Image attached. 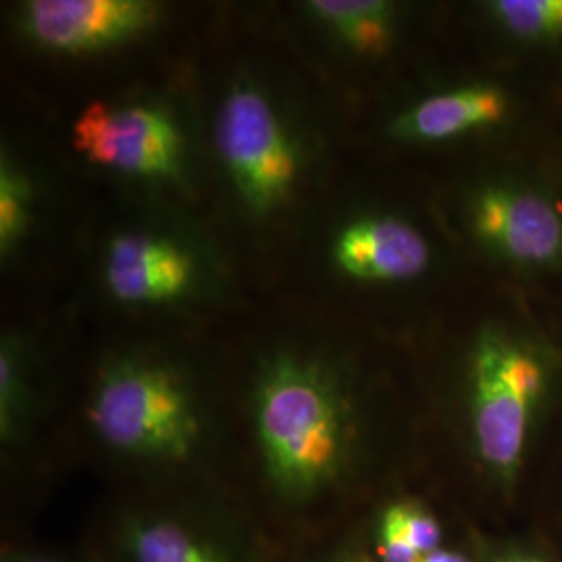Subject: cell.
Here are the masks:
<instances>
[{"label":"cell","mask_w":562,"mask_h":562,"mask_svg":"<svg viewBox=\"0 0 562 562\" xmlns=\"http://www.w3.org/2000/svg\"><path fill=\"white\" fill-rule=\"evenodd\" d=\"M90 423L111 448L159 461H181L201 438V419L180 378L155 362H120L102 375Z\"/></svg>","instance_id":"3"},{"label":"cell","mask_w":562,"mask_h":562,"mask_svg":"<svg viewBox=\"0 0 562 562\" xmlns=\"http://www.w3.org/2000/svg\"><path fill=\"white\" fill-rule=\"evenodd\" d=\"M18 369L15 359L7 348L0 357V423L2 434H11L15 427V413H18Z\"/></svg>","instance_id":"16"},{"label":"cell","mask_w":562,"mask_h":562,"mask_svg":"<svg viewBox=\"0 0 562 562\" xmlns=\"http://www.w3.org/2000/svg\"><path fill=\"white\" fill-rule=\"evenodd\" d=\"M4 562H50L46 559H32V557H13V559H7Z\"/></svg>","instance_id":"20"},{"label":"cell","mask_w":562,"mask_h":562,"mask_svg":"<svg viewBox=\"0 0 562 562\" xmlns=\"http://www.w3.org/2000/svg\"><path fill=\"white\" fill-rule=\"evenodd\" d=\"M513 113L515 102L503 86L471 83L408 106L392 121L390 132L396 140L436 144L501 127Z\"/></svg>","instance_id":"9"},{"label":"cell","mask_w":562,"mask_h":562,"mask_svg":"<svg viewBox=\"0 0 562 562\" xmlns=\"http://www.w3.org/2000/svg\"><path fill=\"white\" fill-rule=\"evenodd\" d=\"M311 11L361 55H382L394 41L396 7L383 0H315Z\"/></svg>","instance_id":"11"},{"label":"cell","mask_w":562,"mask_h":562,"mask_svg":"<svg viewBox=\"0 0 562 562\" xmlns=\"http://www.w3.org/2000/svg\"><path fill=\"white\" fill-rule=\"evenodd\" d=\"M557 371V352L531 331L490 323L475 336L467 367L469 425L480 461L498 482L517 480Z\"/></svg>","instance_id":"1"},{"label":"cell","mask_w":562,"mask_h":562,"mask_svg":"<svg viewBox=\"0 0 562 562\" xmlns=\"http://www.w3.org/2000/svg\"><path fill=\"white\" fill-rule=\"evenodd\" d=\"M485 13L510 41L525 46L562 44V0H494L485 4Z\"/></svg>","instance_id":"14"},{"label":"cell","mask_w":562,"mask_h":562,"mask_svg":"<svg viewBox=\"0 0 562 562\" xmlns=\"http://www.w3.org/2000/svg\"><path fill=\"white\" fill-rule=\"evenodd\" d=\"M217 148L255 211L278 206L294 188L299 159L271 104L250 86L234 88L217 117Z\"/></svg>","instance_id":"5"},{"label":"cell","mask_w":562,"mask_h":562,"mask_svg":"<svg viewBox=\"0 0 562 562\" xmlns=\"http://www.w3.org/2000/svg\"><path fill=\"white\" fill-rule=\"evenodd\" d=\"M74 146L94 165L142 178L176 176L183 148L178 127L161 111L101 101L74 121Z\"/></svg>","instance_id":"6"},{"label":"cell","mask_w":562,"mask_h":562,"mask_svg":"<svg viewBox=\"0 0 562 562\" xmlns=\"http://www.w3.org/2000/svg\"><path fill=\"white\" fill-rule=\"evenodd\" d=\"M127 546L134 562H229L215 546L162 519L132 525Z\"/></svg>","instance_id":"13"},{"label":"cell","mask_w":562,"mask_h":562,"mask_svg":"<svg viewBox=\"0 0 562 562\" xmlns=\"http://www.w3.org/2000/svg\"><path fill=\"white\" fill-rule=\"evenodd\" d=\"M336 562H373L369 557H364L361 552H348V554H344L341 559H338Z\"/></svg>","instance_id":"19"},{"label":"cell","mask_w":562,"mask_h":562,"mask_svg":"<svg viewBox=\"0 0 562 562\" xmlns=\"http://www.w3.org/2000/svg\"><path fill=\"white\" fill-rule=\"evenodd\" d=\"M442 543V527L413 503L390 504L378 522L380 562H419Z\"/></svg>","instance_id":"12"},{"label":"cell","mask_w":562,"mask_h":562,"mask_svg":"<svg viewBox=\"0 0 562 562\" xmlns=\"http://www.w3.org/2000/svg\"><path fill=\"white\" fill-rule=\"evenodd\" d=\"M25 20L44 46L88 53L138 36L157 20V7L146 0H34Z\"/></svg>","instance_id":"7"},{"label":"cell","mask_w":562,"mask_h":562,"mask_svg":"<svg viewBox=\"0 0 562 562\" xmlns=\"http://www.w3.org/2000/svg\"><path fill=\"white\" fill-rule=\"evenodd\" d=\"M334 257L355 280L396 283L427 271L431 246L413 223L380 215L350 223L336 240Z\"/></svg>","instance_id":"8"},{"label":"cell","mask_w":562,"mask_h":562,"mask_svg":"<svg viewBox=\"0 0 562 562\" xmlns=\"http://www.w3.org/2000/svg\"><path fill=\"white\" fill-rule=\"evenodd\" d=\"M494 562H548L531 552H506Z\"/></svg>","instance_id":"18"},{"label":"cell","mask_w":562,"mask_h":562,"mask_svg":"<svg viewBox=\"0 0 562 562\" xmlns=\"http://www.w3.org/2000/svg\"><path fill=\"white\" fill-rule=\"evenodd\" d=\"M104 276L117 301L167 302L188 290L194 278V261L176 241L127 234L111 241Z\"/></svg>","instance_id":"10"},{"label":"cell","mask_w":562,"mask_h":562,"mask_svg":"<svg viewBox=\"0 0 562 562\" xmlns=\"http://www.w3.org/2000/svg\"><path fill=\"white\" fill-rule=\"evenodd\" d=\"M419 562H471V559H469V557H464V554H461V552L438 548L436 552H431V554L423 557L422 561Z\"/></svg>","instance_id":"17"},{"label":"cell","mask_w":562,"mask_h":562,"mask_svg":"<svg viewBox=\"0 0 562 562\" xmlns=\"http://www.w3.org/2000/svg\"><path fill=\"white\" fill-rule=\"evenodd\" d=\"M467 222L483 250L521 273L562 271V204L519 178L485 181L469 199Z\"/></svg>","instance_id":"4"},{"label":"cell","mask_w":562,"mask_h":562,"mask_svg":"<svg viewBox=\"0 0 562 562\" xmlns=\"http://www.w3.org/2000/svg\"><path fill=\"white\" fill-rule=\"evenodd\" d=\"M30 188L20 173L2 167L0 173V246L11 248L27 223Z\"/></svg>","instance_id":"15"},{"label":"cell","mask_w":562,"mask_h":562,"mask_svg":"<svg viewBox=\"0 0 562 562\" xmlns=\"http://www.w3.org/2000/svg\"><path fill=\"white\" fill-rule=\"evenodd\" d=\"M257 431L271 482L290 496L319 492L348 461V406L334 380L311 362L280 359L265 369Z\"/></svg>","instance_id":"2"}]
</instances>
